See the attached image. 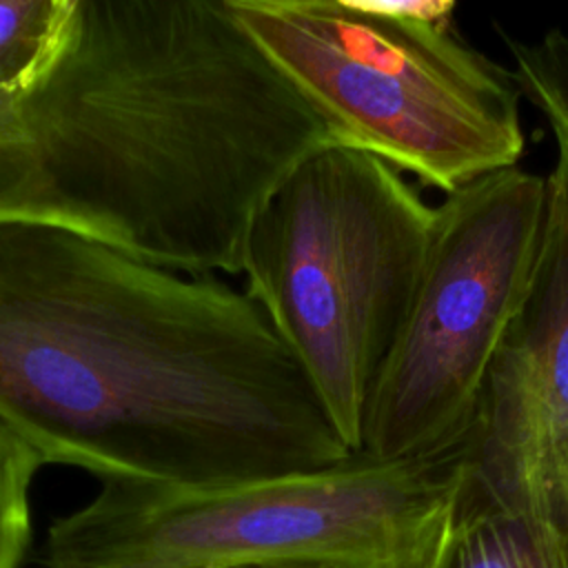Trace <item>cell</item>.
Returning a JSON list of instances; mask_svg holds the SVG:
<instances>
[{
    "label": "cell",
    "instance_id": "5b68a950",
    "mask_svg": "<svg viewBox=\"0 0 568 568\" xmlns=\"http://www.w3.org/2000/svg\"><path fill=\"white\" fill-rule=\"evenodd\" d=\"M337 144L377 155L444 193L517 166L519 89L450 24L371 0H226Z\"/></svg>",
    "mask_w": 568,
    "mask_h": 568
},
{
    "label": "cell",
    "instance_id": "ba28073f",
    "mask_svg": "<svg viewBox=\"0 0 568 568\" xmlns=\"http://www.w3.org/2000/svg\"><path fill=\"white\" fill-rule=\"evenodd\" d=\"M422 568H568V513L495 495L466 473Z\"/></svg>",
    "mask_w": 568,
    "mask_h": 568
},
{
    "label": "cell",
    "instance_id": "8fae6325",
    "mask_svg": "<svg viewBox=\"0 0 568 568\" xmlns=\"http://www.w3.org/2000/svg\"><path fill=\"white\" fill-rule=\"evenodd\" d=\"M508 49L519 93L539 109L555 140L568 142V33L555 29L532 42L508 40Z\"/></svg>",
    "mask_w": 568,
    "mask_h": 568
},
{
    "label": "cell",
    "instance_id": "4fadbf2b",
    "mask_svg": "<svg viewBox=\"0 0 568 568\" xmlns=\"http://www.w3.org/2000/svg\"><path fill=\"white\" fill-rule=\"evenodd\" d=\"M237 568H331L317 564H266V566H237Z\"/></svg>",
    "mask_w": 568,
    "mask_h": 568
},
{
    "label": "cell",
    "instance_id": "8992f818",
    "mask_svg": "<svg viewBox=\"0 0 568 568\" xmlns=\"http://www.w3.org/2000/svg\"><path fill=\"white\" fill-rule=\"evenodd\" d=\"M546 178L519 166L435 206L422 273L368 397L359 453L442 459L466 450L497 351L530 288Z\"/></svg>",
    "mask_w": 568,
    "mask_h": 568
},
{
    "label": "cell",
    "instance_id": "52a82bcc",
    "mask_svg": "<svg viewBox=\"0 0 568 568\" xmlns=\"http://www.w3.org/2000/svg\"><path fill=\"white\" fill-rule=\"evenodd\" d=\"M486 490L568 513V142L546 175V213L528 295L506 333L466 444Z\"/></svg>",
    "mask_w": 568,
    "mask_h": 568
},
{
    "label": "cell",
    "instance_id": "9c48e42d",
    "mask_svg": "<svg viewBox=\"0 0 568 568\" xmlns=\"http://www.w3.org/2000/svg\"><path fill=\"white\" fill-rule=\"evenodd\" d=\"M71 0H0V95L18 98L53 53Z\"/></svg>",
    "mask_w": 568,
    "mask_h": 568
},
{
    "label": "cell",
    "instance_id": "277c9868",
    "mask_svg": "<svg viewBox=\"0 0 568 568\" xmlns=\"http://www.w3.org/2000/svg\"><path fill=\"white\" fill-rule=\"evenodd\" d=\"M435 209L373 153L326 144L255 217L246 295L293 353L337 433L359 453L366 406L410 306Z\"/></svg>",
    "mask_w": 568,
    "mask_h": 568
},
{
    "label": "cell",
    "instance_id": "30bf717a",
    "mask_svg": "<svg viewBox=\"0 0 568 568\" xmlns=\"http://www.w3.org/2000/svg\"><path fill=\"white\" fill-rule=\"evenodd\" d=\"M42 457L0 422V568H22L33 546V481Z\"/></svg>",
    "mask_w": 568,
    "mask_h": 568
},
{
    "label": "cell",
    "instance_id": "3957f363",
    "mask_svg": "<svg viewBox=\"0 0 568 568\" xmlns=\"http://www.w3.org/2000/svg\"><path fill=\"white\" fill-rule=\"evenodd\" d=\"M466 455L355 453L306 473L222 486L106 481L55 517L40 568H422L466 481Z\"/></svg>",
    "mask_w": 568,
    "mask_h": 568
},
{
    "label": "cell",
    "instance_id": "6da1fadb",
    "mask_svg": "<svg viewBox=\"0 0 568 568\" xmlns=\"http://www.w3.org/2000/svg\"><path fill=\"white\" fill-rule=\"evenodd\" d=\"M0 422L100 484L222 486L355 455L246 291L36 220H0Z\"/></svg>",
    "mask_w": 568,
    "mask_h": 568
},
{
    "label": "cell",
    "instance_id": "7a4b0ae2",
    "mask_svg": "<svg viewBox=\"0 0 568 568\" xmlns=\"http://www.w3.org/2000/svg\"><path fill=\"white\" fill-rule=\"evenodd\" d=\"M16 104L60 226L184 275H240L262 206L337 144L226 0H71Z\"/></svg>",
    "mask_w": 568,
    "mask_h": 568
},
{
    "label": "cell",
    "instance_id": "7c38bea8",
    "mask_svg": "<svg viewBox=\"0 0 568 568\" xmlns=\"http://www.w3.org/2000/svg\"><path fill=\"white\" fill-rule=\"evenodd\" d=\"M0 220L60 224L40 182L16 98L0 95Z\"/></svg>",
    "mask_w": 568,
    "mask_h": 568
}]
</instances>
